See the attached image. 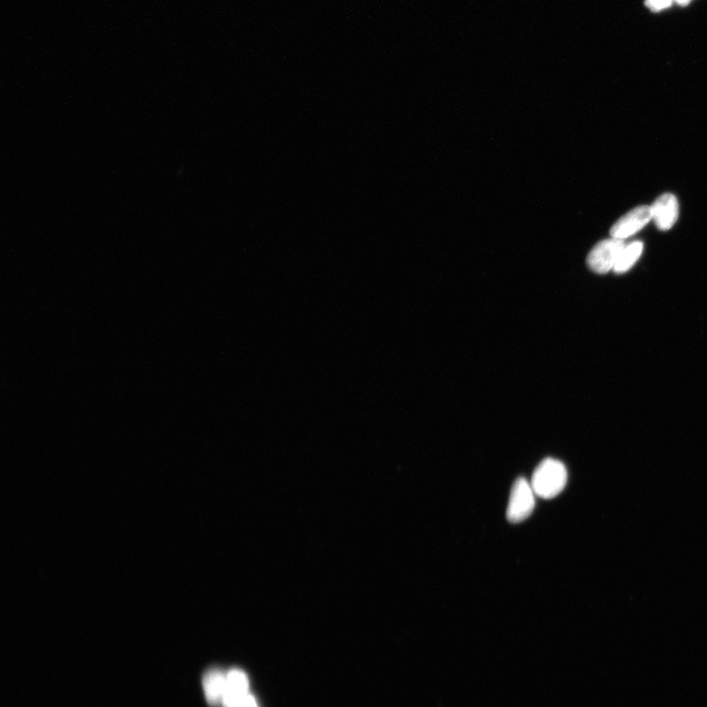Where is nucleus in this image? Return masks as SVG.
I'll use <instances>...</instances> for the list:
<instances>
[{"label":"nucleus","mask_w":707,"mask_h":707,"mask_svg":"<svg viewBox=\"0 0 707 707\" xmlns=\"http://www.w3.org/2000/svg\"><path fill=\"white\" fill-rule=\"evenodd\" d=\"M568 480L567 469L560 461L547 458L543 460L532 475L530 485L536 496L551 499L565 490Z\"/></svg>","instance_id":"f257e3e1"},{"label":"nucleus","mask_w":707,"mask_h":707,"mask_svg":"<svg viewBox=\"0 0 707 707\" xmlns=\"http://www.w3.org/2000/svg\"><path fill=\"white\" fill-rule=\"evenodd\" d=\"M535 491L530 483L520 478L512 487L506 517L512 524L526 521L534 512L536 506Z\"/></svg>","instance_id":"f03ea898"},{"label":"nucleus","mask_w":707,"mask_h":707,"mask_svg":"<svg viewBox=\"0 0 707 707\" xmlns=\"http://www.w3.org/2000/svg\"><path fill=\"white\" fill-rule=\"evenodd\" d=\"M625 245L624 240L612 237L598 243L588 255L589 268L599 274L613 271Z\"/></svg>","instance_id":"7ed1b4c3"},{"label":"nucleus","mask_w":707,"mask_h":707,"mask_svg":"<svg viewBox=\"0 0 707 707\" xmlns=\"http://www.w3.org/2000/svg\"><path fill=\"white\" fill-rule=\"evenodd\" d=\"M652 220L651 208L649 206H640L623 215L615 223L610 230L612 238L620 240L627 239L634 234L642 230L645 225Z\"/></svg>","instance_id":"20e7f679"},{"label":"nucleus","mask_w":707,"mask_h":707,"mask_svg":"<svg viewBox=\"0 0 707 707\" xmlns=\"http://www.w3.org/2000/svg\"><path fill=\"white\" fill-rule=\"evenodd\" d=\"M652 220L658 228L666 231L674 227L679 217V203L673 194H661L652 204Z\"/></svg>","instance_id":"39448f33"},{"label":"nucleus","mask_w":707,"mask_h":707,"mask_svg":"<svg viewBox=\"0 0 707 707\" xmlns=\"http://www.w3.org/2000/svg\"><path fill=\"white\" fill-rule=\"evenodd\" d=\"M203 689L206 699L211 706L222 704L227 691V674L220 669H211L204 675Z\"/></svg>","instance_id":"423d86ee"},{"label":"nucleus","mask_w":707,"mask_h":707,"mask_svg":"<svg viewBox=\"0 0 707 707\" xmlns=\"http://www.w3.org/2000/svg\"><path fill=\"white\" fill-rule=\"evenodd\" d=\"M642 251L643 244L641 241L625 245L613 272L618 274L629 272L640 260Z\"/></svg>","instance_id":"0eeeda50"},{"label":"nucleus","mask_w":707,"mask_h":707,"mask_svg":"<svg viewBox=\"0 0 707 707\" xmlns=\"http://www.w3.org/2000/svg\"><path fill=\"white\" fill-rule=\"evenodd\" d=\"M248 693L249 679L247 675L240 669H232L227 673V691H225V694H245Z\"/></svg>","instance_id":"6e6552de"},{"label":"nucleus","mask_w":707,"mask_h":707,"mask_svg":"<svg viewBox=\"0 0 707 707\" xmlns=\"http://www.w3.org/2000/svg\"><path fill=\"white\" fill-rule=\"evenodd\" d=\"M672 0H647V4L653 10H660L668 7Z\"/></svg>","instance_id":"1a4fd4ad"},{"label":"nucleus","mask_w":707,"mask_h":707,"mask_svg":"<svg viewBox=\"0 0 707 707\" xmlns=\"http://www.w3.org/2000/svg\"><path fill=\"white\" fill-rule=\"evenodd\" d=\"M241 707H259L257 702H255L254 696L250 694L245 696L243 703Z\"/></svg>","instance_id":"9d476101"},{"label":"nucleus","mask_w":707,"mask_h":707,"mask_svg":"<svg viewBox=\"0 0 707 707\" xmlns=\"http://www.w3.org/2000/svg\"><path fill=\"white\" fill-rule=\"evenodd\" d=\"M675 2H677L679 4L685 5L686 4H689L690 0H675Z\"/></svg>","instance_id":"9b49d317"}]
</instances>
